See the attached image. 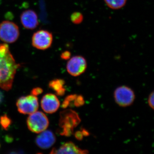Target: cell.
<instances>
[{
	"label": "cell",
	"instance_id": "cell-1",
	"mask_svg": "<svg viewBox=\"0 0 154 154\" xmlns=\"http://www.w3.org/2000/svg\"><path fill=\"white\" fill-rule=\"evenodd\" d=\"M19 66L11 54L8 45L0 44V88L6 91L11 89Z\"/></svg>",
	"mask_w": 154,
	"mask_h": 154
},
{
	"label": "cell",
	"instance_id": "cell-2",
	"mask_svg": "<svg viewBox=\"0 0 154 154\" xmlns=\"http://www.w3.org/2000/svg\"><path fill=\"white\" fill-rule=\"evenodd\" d=\"M81 118L74 111L67 109L60 112L59 121L58 132L61 135L71 136L73 134L75 128L80 124Z\"/></svg>",
	"mask_w": 154,
	"mask_h": 154
},
{
	"label": "cell",
	"instance_id": "cell-3",
	"mask_svg": "<svg viewBox=\"0 0 154 154\" xmlns=\"http://www.w3.org/2000/svg\"><path fill=\"white\" fill-rule=\"evenodd\" d=\"M27 125L30 131L38 134L47 129L49 125V121L44 113L36 111L28 116Z\"/></svg>",
	"mask_w": 154,
	"mask_h": 154
},
{
	"label": "cell",
	"instance_id": "cell-4",
	"mask_svg": "<svg viewBox=\"0 0 154 154\" xmlns=\"http://www.w3.org/2000/svg\"><path fill=\"white\" fill-rule=\"evenodd\" d=\"M113 96L116 104L122 107L132 105L135 99L134 91L126 86L118 87L114 91Z\"/></svg>",
	"mask_w": 154,
	"mask_h": 154
},
{
	"label": "cell",
	"instance_id": "cell-5",
	"mask_svg": "<svg viewBox=\"0 0 154 154\" xmlns=\"http://www.w3.org/2000/svg\"><path fill=\"white\" fill-rule=\"evenodd\" d=\"M19 36V27L14 22L3 21L0 24V39L6 43L15 42Z\"/></svg>",
	"mask_w": 154,
	"mask_h": 154
},
{
	"label": "cell",
	"instance_id": "cell-6",
	"mask_svg": "<svg viewBox=\"0 0 154 154\" xmlns=\"http://www.w3.org/2000/svg\"><path fill=\"white\" fill-rule=\"evenodd\" d=\"M66 64L68 72L72 76H79L84 73L88 67L85 58L82 55H75L68 60Z\"/></svg>",
	"mask_w": 154,
	"mask_h": 154
},
{
	"label": "cell",
	"instance_id": "cell-7",
	"mask_svg": "<svg viewBox=\"0 0 154 154\" xmlns=\"http://www.w3.org/2000/svg\"><path fill=\"white\" fill-rule=\"evenodd\" d=\"M17 106L19 113L24 114H30L38 110V98L33 95L20 97L17 102Z\"/></svg>",
	"mask_w": 154,
	"mask_h": 154
},
{
	"label": "cell",
	"instance_id": "cell-8",
	"mask_svg": "<svg viewBox=\"0 0 154 154\" xmlns=\"http://www.w3.org/2000/svg\"><path fill=\"white\" fill-rule=\"evenodd\" d=\"M52 42V34L47 30H38L32 37V45L38 49H48L51 46Z\"/></svg>",
	"mask_w": 154,
	"mask_h": 154
},
{
	"label": "cell",
	"instance_id": "cell-9",
	"mask_svg": "<svg viewBox=\"0 0 154 154\" xmlns=\"http://www.w3.org/2000/svg\"><path fill=\"white\" fill-rule=\"evenodd\" d=\"M42 108L45 112L48 113H55L60 106V102L57 97L53 94L45 95L41 101Z\"/></svg>",
	"mask_w": 154,
	"mask_h": 154
},
{
	"label": "cell",
	"instance_id": "cell-10",
	"mask_svg": "<svg viewBox=\"0 0 154 154\" xmlns=\"http://www.w3.org/2000/svg\"><path fill=\"white\" fill-rule=\"evenodd\" d=\"M41 133L36 138V145L42 149L49 148L55 143V136L49 130L44 131Z\"/></svg>",
	"mask_w": 154,
	"mask_h": 154
},
{
	"label": "cell",
	"instance_id": "cell-11",
	"mask_svg": "<svg viewBox=\"0 0 154 154\" xmlns=\"http://www.w3.org/2000/svg\"><path fill=\"white\" fill-rule=\"evenodd\" d=\"M88 153L87 150L80 149L72 142H68L62 145L58 148L53 149L50 154H85Z\"/></svg>",
	"mask_w": 154,
	"mask_h": 154
},
{
	"label": "cell",
	"instance_id": "cell-12",
	"mask_svg": "<svg viewBox=\"0 0 154 154\" xmlns=\"http://www.w3.org/2000/svg\"><path fill=\"white\" fill-rule=\"evenodd\" d=\"M22 25L26 29L33 30L36 28L38 24L37 14L32 10H27L21 15Z\"/></svg>",
	"mask_w": 154,
	"mask_h": 154
},
{
	"label": "cell",
	"instance_id": "cell-13",
	"mask_svg": "<svg viewBox=\"0 0 154 154\" xmlns=\"http://www.w3.org/2000/svg\"><path fill=\"white\" fill-rule=\"evenodd\" d=\"M108 8L113 10H120L126 5L127 0H104Z\"/></svg>",
	"mask_w": 154,
	"mask_h": 154
},
{
	"label": "cell",
	"instance_id": "cell-14",
	"mask_svg": "<svg viewBox=\"0 0 154 154\" xmlns=\"http://www.w3.org/2000/svg\"><path fill=\"white\" fill-rule=\"evenodd\" d=\"M65 82L63 79H56L51 81L49 83V87L54 91L57 92L63 88Z\"/></svg>",
	"mask_w": 154,
	"mask_h": 154
},
{
	"label": "cell",
	"instance_id": "cell-15",
	"mask_svg": "<svg viewBox=\"0 0 154 154\" xmlns=\"http://www.w3.org/2000/svg\"><path fill=\"white\" fill-rule=\"evenodd\" d=\"M83 14L80 12H75L70 16L71 21L74 25H78L82 24L84 21Z\"/></svg>",
	"mask_w": 154,
	"mask_h": 154
},
{
	"label": "cell",
	"instance_id": "cell-16",
	"mask_svg": "<svg viewBox=\"0 0 154 154\" xmlns=\"http://www.w3.org/2000/svg\"><path fill=\"white\" fill-rule=\"evenodd\" d=\"M76 96V94H72L67 96L62 105V107L65 109L69 107L74 106V101Z\"/></svg>",
	"mask_w": 154,
	"mask_h": 154
},
{
	"label": "cell",
	"instance_id": "cell-17",
	"mask_svg": "<svg viewBox=\"0 0 154 154\" xmlns=\"http://www.w3.org/2000/svg\"><path fill=\"white\" fill-rule=\"evenodd\" d=\"M12 123L11 119L6 114L0 117V124L3 129L8 130Z\"/></svg>",
	"mask_w": 154,
	"mask_h": 154
},
{
	"label": "cell",
	"instance_id": "cell-18",
	"mask_svg": "<svg viewBox=\"0 0 154 154\" xmlns=\"http://www.w3.org/2000/svg\"><path fill=\"white\" fill-rule=\"evenodd\" d=\"M85 103V99L82 95H77L74 101L75 107H82Z\"/></svg>",
	"mask_w": 154,
	"mask_h": 154
},
{
	"label": "cell",
	"instance_id": "cell-19",
	"mask_svg": "<svg viewBox=\"0 0 154 154\" xmlns=\"http://www.w3.org/2000/svg\"><path fill=\"white\" fill-rule=\"evenodd\" d=\"M154 91H152L151 93L149 95L148 97V102L149 107L153 110L154 108Z\"/></svg>",
	"mask_w": 154,
	"mask_h": 154
},
{
	"label": "cell",
	"instance_id": "cell-20",
	"mask_svg": "<svg viewBox=\"0 0 154 154\" xmlns=\"http://www.w3.org/2000/svg\"><path fill=\"white\" fill-rule=\"evenodd\" d=\"M60 57L62 59L64 60H68L71 57V53L69 51H66L62 53Z\"/></svg>",
	"mask_w": 154,
	"mask_h": 154
},
{
	"label": "cell",
	"instance_id": "cell-21",
	"mask_svg": "<svg viewBox=\"0 0 154 154\" xmlns=\"http://www.w3.org/2000/svg\"><path fill=\"white\" fill-rule=\"evenodd\" d=\"M43 90L40 88H33L31 91V95L33 96H37L42 94Z\"/></svg>",
	"mask_w": 154,
	"mask_h": 154
},
{
	"label": "cell",
	"instance_id": "cell-22",
	"mask_svg": "<svg viewBox=\"0 0 154 154\" xmlns=\"http://www.w3.org/2000/svg\"><path fill=\"white\" fill-rule=\"evenodd\" d=\"M75 136L76 139L79 140H82L84 137L82 131H76L75 134Z\"/></svg>",
	"mask_w": 154,
	"mask_h": 154
},
{
	"label": "cell",
	"instance_id": "cell-23",
	"mask_svg": "<svg viewBox=\"0 0 154 154\" xmlns=\"http://www.w3.org/2000/svg\"><path fill=\"white\" fill-rule=\"evenodd\" d=\"M65 88H62V89H61L59 91L57 92L56 94L58 96H63V95H64L65 94Z\"/></svg>",
	"mask_w": 154,
	"mask_h": 154
},
{
	"label": "cell",
	"instance_id": "cell-24",
	"mask_svg": "<svg viewBox=\"0 0 154 154\" xmlns=\"http://www.w3.org/2000/svg\"><path fill=\"white\" fill-rule=\"evenodd\" d=\"M82 131L83 135H84V137L88 136L90 135V133H89L88 131L86 130V129H84V128L82 129Z\"/></svg>",
	"mask_w": 154,
	"mask_h": 154
},
{
	"label": "cell",
	"instance_id": "cell-25",
	"mask_svg": "<svg viewBox=\"0 0 154 154\" xmlns=\"http://www.w3.org/2000/svg\"><path fill=\"white\" fill-rule=\"evenodd\" d=\"M4 94H3L2 92L0 91V105L2 104L4 99Z\"/></svg>",
	"mask_w": 154,
	"mask_h": 154
},
{
	"label": "cell",
	"instance_id": "cell-26",
	"mask_svg": "<svg viewBox=\"0 0 154 154\" xmlns=\"http://www.w3.org/2000/svg\"><path fill=\"white\" fill-rule=\"evenodd\" d=\"M0 147H1V144H0Z\"/></svg>",
	"mask_w": 154,
	"mask_h": 154
}]
</instances>
